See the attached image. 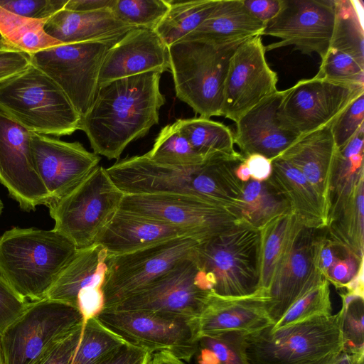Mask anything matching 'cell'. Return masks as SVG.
<instances>
[{"instance_id":"obj_7","label":"cell","mask_w":364,"mask_h":364,"mask_svg":"<svg viewBox=\"0 0 364 364\" xmlns=\"http://www.w3.org/2000/svg\"><path fill=\"white\" fill-rule=\"evenodd\" d=\"M341 311L273 329L247 333L245 352L248 364H310L343 350Z\"/></svg>"},{"instance_id":"obj_58","label":"cell","mask_w":364,"mask_h":364,"mask_svg":"<svg viewBox=\"0 0 364 364\" xmlns=\"http://www.w3.org/2000/svg\"><path fill=\"white\" fill-rule=\"evenodd\" d=\"M235 173L237 178L243 183L251 180L249 169L246 164L244 163V161L236 167Z\"/></svg>"},{"instance_id":"obj_2","label":"cell","mask_w":364,"mask_h":364,"mask_svg":"<svg viewBox=\"0 0 364 364\" xmlns=\"http://www.w3.org/2000/svg\"><path fill=\"white\" fill-rule=\"evenodd\" d=\"M161 75L149 72L99 85L80 127L95 154L118 159L130 142L158 124L166 102L159 88Z\"/></svg>"},{"instance_id":"obj_60","label":"cell","mask_w":364,"mask_h":364,"mask_svg":"<svg viewBox=\"0 0 364 364\" xmlns=\"http://www.w3.org/2000/svg\"><path fill=\"white\" fill-rule=\"evenodd\" d=\"M0 364H5L3 353H2V350H1V343H0Z\"/></svg>"},{"instance_id":"obj_46","label":"cell","mask_w":364,"mask_h":364,"mask_svg":"<svg viewBox=\"0 0 364 364\" xmlns=\"http://www.w3.org/2000/svg\"><path fill=\"white\" fill-rule=\"evenodd\" d=\"M363 257H360L347 246H343L335 257L323 277L336 288H344L357 274Z\"/></svg>"},{"instance_id":"obj_47","label":"cell","mask_w":364,"mask_h":364,"mask_svg":"<svg viewBox=\"0 0 364 364\" xmlns=\"http://www.w3.org/2000/svg\"><path fill=\"white\" fill-rule=\"evenodd\" d=\"M29 304L0 275V334L25 312Z\"/></svg>"},{"instance_id":"obj_19","label":"cell","mask_w":364,"mask_h":364,"mask_svg":"<svg viewBox=\"0 0 364 364\" xmlns=\"http://www.w3.org/2000/svg\"><path fill=\"white\" fill-rule=\"evenodd\" d=\"M318 230L299 222L295 227L267 289L268 313L274 324L297 299L323 278L315 262V241Z\"/></svg>"},{"instance_id":"obj_36","label":"cell","mask_w":364,"mask_h":364,"mask_svg":"<svg viewBox=\"0 0 364 364\" xmlns=\"http://www.w3.org/2000/svg\"><path fill=\"white\" fill-rule=\"evenodd\" d=\"M47 20L23 17L0 6L1 34L16 50L31 55L61 44L45 32Z\"/></svg>"},{"instance_id":"obj_38","label":"cell","mask_w":364,"mask_h":364,"mask_svg":"<svg viewBox=\"0 0 364 364\" xmlns=\"http://www.w3.org/2000/svg\"><path fill=\"white\" fill-rule=\"evenodd\" d=\"M127 343L97 316L93 317L84 322L72 364H99Z\"/></svg>"},{"instance_id":"obj_57","label":"cell","mask_w":364,"mask_h":364,"mask_svg":"<svg viewBox=\"0 0 364 364\" xmlns=\"http://www.w3.org/2000/svg\"><path fill=\"white\" fill-rule=\"evenodd\" d=\"M149 364H186L168 352H157L151 355Z\"/></svg>"},{"instance_id":"obj_35","label":"cell","mask_w":364,"mask_h":364,"mask_svg":"<svg viewBox=\"0 0 364 364\" xmlns=\"http://www.w3.org/2000/svg\"><path fill=\"white\" fill-rule=\"evenodd\" d=\"M219 0H168L170 8L155 28L168 46L196 29L215 8Z\"/></svg>"},{"instance_id":"obj_10","label":"cell","mask_w":364,"mask_h":364,"mask_svg":"<svg viewBox=\"0 0 364 364\" xmlns=\"http://www.w3.org/2000/svg\"><path fill=\"white\" fill-rule=\"evenodd\" d=\"M84 322L75 307L44 299L0 334L5 364H36L57 343Z\"/></svg>"},{"instance_id":"obj_32","label":"cell","mask_w":364,"mask_h":364,"mask_svg":"<svg viewBox=\"0 0 364 364\" xmlns=\"http://www.w3.org/2000/svg\"><path fill=\"white\" fill-rule=\"evenodd\" d=\"M363 2L335 0V23L328 50L364 63Z\"/></svg>"},{"instance_id":"obj_34","label":"cell","mask_w":364,"mask_h":364,"mask_svg":"<svg viewBox=\"0 0 364 364\" xmlns=\"http://www.w3.org/2000/svg\"><path fill=\"white\" fill-rule=\"evenodd\" d=\"M363 152L356 154L338 149L332 168L328 196V223L344 209L363 178Z\"/></svg>"},{"instance_id":"obj_41","label":"cell","mask_w":364,"mask_h":364,"mask_svg":"<svg viewBox=\"0 0 364 364\" xmlns=\"http://www.w3.org/2000/svg\"><path fill=\"white\" fill-rule=\"evenodd\" d=\"M331 312L329 283L323 277L297 299L272 328L277 329L313 318L328 316Z\"/></svg>"},{"instance_id":"obj_20","label":"cell","mask_w":364,"mask_h":364,"mask_svg":"<svg viewBox=\"0 0 364 364\" xmlns=\"http://www.w3.org/2000/svg\"><path fill=\"white\" fill-rule=\"evenodd\" d=\"M31 149L35 170L50 195V203L69 193L100 161L80 142L33 132Z\"/></svg>"},{"instance_id":"obj_61","label":"cell","mask_w":364,"mask_h":364,"mask_svg":"<svg viewBox=\"0 0 364 364\" xmlns=\"http://www.w3.org/2000/svg\"><path fill=\"white\" fill-rule=\"evenodd\" d=\"M2 208H3V205H2L1 200L0 199V215H1V213Z\"/></svg>"},{"instance_id":"obj_27","label":"cell","mask_w":364,"mask_h":364,"mask_svg":"<svg viewBox=\"0 0 364 364\" xmlns=\"http://www.w3.org/2000/svg\"><path fill=\"white\" fill-rule=\"evenodd\" d=\"M269 180L286 198L301 224L316 229L327 226L328 212L323 202L296 167L278 156L272 160Z\"/></svg>"},{"instance_id":"obj_40","label":"cell","mask_w":364,"mask_h":364,"mask_svg":"<svg viewBox=\"0 0 364 364\" xmlns=\"http://www.w3.org/2000/svg\"><path fill=\"white\" fill-rule=\"evenodd\" d=\"M144 154L158 164L172 166L196 164L205 160L195 151L176 122L161 129L152 149Z\"/></svg>"},{"instance_id":"obj_8","label":"cell","mask_w":364,"mask_h":364,"mask_svg":"<svg viewBox=\"0 0 364 364\" xmlns=\"http://www.w3.org/2000/svg\"><path fill=\"white\" fill-rule=\"evenodd\" d=\"M124 196L105 168L98 165L69 193L47 205L55 221L53 230L77 249L87 247L119 209Z\"/></svg>"},{"instance_id":"obj_25","label":"cell","mask_w":364,"mask_h":364,"mask_svg":"<svg viewBox=\"0 0 364 364\" xmlns=\"http://www.w3.org/2000/svg\"><path fill=\"white\" fill-rule=\"evenodd\" d=\"M331 124L301 136L279 156L304 175L323 202L328 213L331 172L338 150Z\"/></svg>"},{"instance_id":"obj_28","label":"cell","mask_w":364,"mask_h":364,"mask_svg":"<svg viewBox=\"0 0 364 364\" xmlns=\"http://www.w3.org/2000/svg\"><path fill=\"white\" fill-rule=\"evenodd\" d=\"M107 257L106 250L97 243L77 249L48 291L46 299L77 309L80 291L90 286L102 287L107 271Z\"/></svg>"},{"instance_id":"obj_5","label":"cell","mask_w":364,"mask_h":364,"mask_svg":"<svg viewBox=\"0 0 364 364\" xmlns=\"http://www.w3.org/2000/svg\"><path fill=\"white\" fill-rule=\"evenodd\" d=\"M0 110L38 134L70 135L80 127L81 117L63 90L32 63L0 83Z\"/></svg>"},{"instance_id":"obj_13","label":"cell","mask_w":364,"mask_h":364,"mask_svg":"<svg viewBox=\"0 0 364 364\" xmlns=\"http://www.w3.org/2000/svg\"><path fill=\"white\" fill-rule=\"evenodd\" d=\"M364 85L314 76L284 90L278 107L281 126L299 136L331 124L359 95Z\"/></svg>"},{"instance_id":"obj_49","label":"cell","mask_w":364,"mask_h":364,"mask_svg":"<svg viewBox=\"0 0 364 364\" xmlns=\"http://www.w3.org/2000/svg\"><path fill=\"white\" fill-rule=\"evenodd\" d=\"M102 286H90L80 291L77 299V309L84 322L97 316L105 308V298Z\"/></svg>"},{"instance_id":"obj_42","label":"cell","mask_w":364,"mask_h":364,"mask_svg":"<svg viewBox=\"0 0 364 364\" xmlns=\"http://www.w3.org/2000/svg\"><path fill=\"white\" fill-rule=\"evenodd\" d=\"M169 8L168 0H115L111 10L134 28L155 30Z\"/></svg>"},{"instance_id":"obj_24","label":"cell","mask_w":364,"mask_h":364,"mask_svg":"<svg viewBox=\"0 0 364 364\" xmlns=\"http://www.w3.org/2000/svg\"><path fill=\"white\" fill-rule=\"evenodd\" d=\"M184 236L208 239L193 230L119 209L95 243L107 255H117Z\"/></svg>"},{"instance_id":"obj_3","label":"cell","mask_w":364,"mask_h":364,"mask_svg":"<svg viewBox=\"0 0 364 364\" xmlns=\"http://www.w3.org/2000/svg\"><path fill=\"white\" fill-rule=\"evenodd\" d=\"M76 250L53 229L15 227L0 237V275L27 301H41Z\"/></svg>"},{"instance_id":"obj_43","label":"cell","mask_w":364,"mask_h":364,"mask_svg":"<svg viewBox=\"0 0 364 364\" xmlns=\"http://www.w3.org/2000/svg\"><path fill=\"white\" fill-rule=\"evenodd\" d=\"M341 296L343 350L364 353V297L350 292L342 294Z\"/></svg>"},{"instance_id":"obj_45","label":"cell","mask_w":364,"mask_h":364,"mask_svg":"<svg viewBox=\"0 0 364 364\" xmlns=\"http://www.w3.org/2000/svg\"><path fill=\"white\" fill-rule=\"evenodd\" d=\"M68 0H0V6L21 16L48 19L64 9Z\"/></svg>"},{"instance_id":"obj_1","label":"cell","mask_w":364,"mask_h":364,"mask_svg":"<svg viewBox=\"0 0 364 364\" xmlns=\"http://www.w3.org/2000/svg\"><path fill=\"white\" fill-rule=\"evenodd\" d=\"M242 162L215 155L199 164H158L145 154L126 158L105 171L125 195L175 193L200 198L223 207L240 218L244 183L235 173Z\"/></svg>"},{"instance_id":"obj_30","label":"cell","mask_w":364,"mask_h":364,"mask_svg":"<svg viewBox=\"0 0 364 364\" xmlns=\"http://www.w3.org/2000/svg\"><path fill=\"white\" fill-rule=\"evenodd\" d=\"M176 123L195 151L203 159L220 155L245 160L235 149L234 133L224 124L202 117L180 119Z\"/></svg>"},{"instance_id":"obj_22","label":"cell","mask_w":364,"mask_h":364,"mask_svg":"<svg viewBox=\"0 0 364 364\" xmlns=\"http://www.w3.org/2000/svg\"><path fill=\"white\" fill-rule=\"evenodd\" d=\"M283 93L278 90L265 98L236 122L235 144L244 159L259 154L273 160L300 137L280 124L277 111Z\"/></svg>"},{"instance_id":"obj_56","label":"cell","mask_w":364,"mask_h":364,"mask_svg":"<svg viewBox=\"0 0 364 364\" xmlns=\"http://www.w3.org/2000/svg\"><path fill=\"white\" fill-rule=\"evenodd\" d=\"M350 292L364 297L363 263L355 277L344 287Z\"/></svg>"},{"instance_id":"obj_33","label":"cell","mask_w":364,"mask_h":364,"mask_svg":"<svg viewBox=\"0 0 364 364\" xmlns=\"http://www.w3.org/2000/svg\"><path fill=\"white\" fill-rule=\"evenodd\" d=\"M289 213L279 215L259 228V287L268 289L298 223Z\"/></svg>"},{"instance_id":"obj_50","label":"cell","mask_w":364,"mask_h":364,"mask_svg":"<svg viewBox=\"0 0 364 364\" xmlns=\"http://www.w3.org/2000/svg\"><path fill=\"white\" fill-rule=\"evenodd\" d=\"M151 355L148 350L128 343L99 364H149Z\"/></svg>"},{"instance_id":"obj_59","label":"cell","mask_w":364,"mask_h":364,"mask_svg":"<svg viewBox=\"0 0 364 364\" xmlns=\"http://www.w3.org/2000/svg\"><path fill=\"white\" fill-rule=\"evenodd\" d=\"M4 51H18L9 43H8L0 33V52Z\"/></svg>"},{"instance_id":"obj_26","label":"cell","mask_w":364,"mask_h":364,"mask_svg":"<svg viewBox=\"0 0 364 364\" xmlns=\"http://www.w3.org/2000/svg\"><path fill=\"white\" fill-rule=\"evenodd\" d=\"M132 28L120 21L111 9L90 12L63 9L48 18L44 26L46 34L61 44L118 38Z\"/></svg>"},{"instance_id":"obj_54","label":"cell","mask_w":364,"mask_h":364,"mask_svg":"<svg viewBox=\"0 0 364 364\" xmlns=\"http://www.w3.org/2000/svg\"><path fill=\"white\" fill-rule=\"evenodd\" d=\"M115 0H68L64 9L73 11L90 12L112 9Z\"/></svg>"},{"instance_id":"obj_17","label":"cell","mask_w":364,"mask_h":364,"mask_svg":"<svg viewBox=\"0 0 364 364\" xmlns=\"http://www.w3.org/2000/svg\"><path fill=\"white\" fill-rule=\"evenodd\" d=\"M261 36L252 37L232 54L225 81L221 116L235 123L278 91L277 74L268 65Z\"/></svg>"},{"instance_id":"obj_18","label":"cell","mask_w":364,"mask_h":364,"mask_svg":"<svg viewBox=\"0 0 364 364\" xmlns=\"http://www.w3.org/2000/svg\"><path fill=\"white\" fill-rule=\"evenodd\" d=\"M32 132L0 110V183L21 209L48 205L50 197L33 165Z\"/></svg>"},{"instance_id":"obj_44","label":"cell","mask_w":364,"mask_h":364,"mask_svg":"<svg viewBox=\"0 0 364 364\" xmlns=\"http://www.w3.org/2000/svg\"><path fill=\"white\" fill-rule=\"evenodd\" d=\"M364 93L355 98L331 123V132L338 149L344 146L364 127Z\"/></svg>"},{"instance_id":"obj_15","label":"cell","mask_w":364,"mask_h":364,"mask_svg":"<svg viewBox=\"0 0 364 364\" xmlns=\"http://www.w3.org/2000/svg\"><path fill=\"white\" fill-rule=\"evenodd\" d=\"M335 23V0H282L274 18L264 25L262 36L280 41L265 46L269 51L291 46L302 54L326 55Z\"/></svg>"},{"instance_id":"obj_9","label":"cell","mask_w":364,"mask_h":364,"mask_svg":"<svg viewBox=\"0 0 364 364\" xmlns=\"http://www.w3.org/2000/svg\"><path fill=\"white\" fill-rule=\"evenodd\" d=\"M207 239L179 237L117 255H107L102 284L105 309L111 308L136 293L193 256Z\"/></svg>"},{"instance_id":"obj_39","label":"cell","mask_w":364,"mask_h":364,"mask_svg":"<svg viewBox=\"0 0 364 364\" xmlns=\"http://www.w3.org/2000/svg\"><path fill=\"white\" fill-rule=\"evenodd\" d=\"M363 181L338 217L326 228L330 234L360 257H363Z\"/></svg>"},{"instance_id":"obj_51","label":"cell","mask_w":364,"mask_h":364,"mask_svg":"<svg viewBox=\"0 0 364 364\" xmlns=\"http://www.w3.org/2000/svg\"><path fill=\"white\" fill-rule=\"evenodd\" d=\"M31 63V55L26 53L0 52V83L19 73Z\"/></svg>"},{"instance_id":"obj_48","label":"cell","mask_w":364,"mask_h":364,"mask_svg":"<svg viewBox=\"0 0 364 364\" xmlns=\"http://www.w3.org/2000/svg\"><path fill=\"white\" fill-rule=\"evenodd\" d=\"M84 322L57 343L36 364H72L80 343Z\"/></svg>"},{"instance_id":"obj_52","label":"cell","mask_w":364,"mask_h":364,"mask_svg":"<svg viewBox=\"0 0 364 364\" xmlns=\"http://www.w3.org/2000/svg\"><path fill=\"white\" fill-rule=\"evenodd\" d=\"M243 3L248 11L265 25L278 14L282 0H243Z\"/></svg>"},{"instance_id":"obj_21","label":"cell","mask_w":364,"mask_h":364,"mask_svg":"<svg viewBox=\"0 0 364 364\" xmlns=\"http://www.w3.org/2000/svg\"><path fill=\"white\" fill-rule=\"evenodd\" d=\"M170 70L168 46L153 29L134 28L108 51L102 62L99 85L149 72Z\"/></svg>"},{"instance_id":"obj_53","label":"cell","mask_w":364,"mask_h":364,"mask_svg":"<svg viewBox=\"0 0 364 364\" xmlns=\"http://www.w3.org/2000/svg\"><path fill=\"white\" fill-rule=\"evenodd\" d=\"M244 163L247 166L251 180L264 181L272 173V160L259 154H251L246 157Z\"/></svg>"},{"instance_id":"obj_4","label":"cell","mask_w":364,"mask_h":364,"mask_svg":"<svg viewBox=\"0 0 364 364\" xmlns=\"http://www.w3.org/2000/svg\"><path fill=\"white\" fill-rule=\"evenodd\" d=\"M242 42L184 38L168 46L176 96L200 117L221 116L230 60Z\"/></svg>"},{"instance_id":"obj_23","label":"cell","mask_w":364,"mask_h":364,"mask_svg":"<svg viewBox=\"0 0 364 364\" xmlns=\"http://www.w3.org/2000/svg\"><path fill=\"white\" fill-rule=\"evenodd\" d=\"M267 290L241 296H223L212 292L197 318L198 337L229 331L255 332L274 325L267 309Z\"/></svg>"},{"instance_id":"obj_16","label":"cell","mask_w":364,"mask_h":364,"mask_svg":"<svg viewBox=\"0 0 364 364\" xmlns=\"http://www.w3.org/2000/svg\"><path fill=\"white\" fill-rule=\"evenodd\" d=\"M119 209L193 230L208 239L240 220L223 207L175 193L124 194Z\"/></svg>"},{"instance_id":"obj_12","label":"cell","mask_w":364,"mask_h":364,"mask_svg":"<svg viewBox=\"0 0 364 364\" xmlns=\"http://www.w3.org/2000/svg\"><path fill=\"white\" fill-rule=\"evenodd\" d=\"M213 287L195 254L117 305L105 309L139 311L197 319Z\"/></svg>"},{"instance_id":"obj_6","label":"cell","mask_w":364,"mask_h":364,"mask_svg":"<svg viewBox=\"0 0 364 364\" xmlns=\"http://www.w3.org/2000/svg\"><path fill=\"white\" fill-rule=\"evenodd\" d=\"M259 240V230L240 220L198 245L196 259L213 292L241 296L260 288Z\"/></svg>"},{"instance_id":"obj_31","label":"cell","mask_w":364,"mask_h":364,"mask_svg":"<svg viewBox=\"0 0 364 364\" xmlns=\"http://www.w3.org/2000/svg\"><path fill=\"white\" fill-rule=\"evenodd\" d=\"M291 213L282 192L269 180L244 183L240 220L259 229L273 218Z\"/></svg>"},{"instance_id":"obj_14","label":"cell","mask_w":364,"mask_h":364,"mask_svg":"<svg viewBox=\"0 0 364 364\" xmlns=\"http://www.w3.org/2000/svg\"><path fill=\"white\" fill-rule=\"evenodd\" d=\"M97 317L127 343L151 354L168 352L188 363L196 352L197 319L113 309H103Z\"/></svg>"},{"instance_id":"obj_29","label":"cell","mask_w":364,"mask_h":364,"mask_svg":"<svg viewBox=\"0 0 364 364\" xmlns=\"http://www.w3.org/2000/svg\"><path fill=\"white\" fill-rule=\"evenodd\" d=\"M264 28V23L248 11L243 0H219L204 21L184 38L228 43L262 36Z\"/></svg>"},{"instance_id":"obj_11","label":"cell","mask_w":364,"mask_h":364,"mask_svg":"<svg viewBox=\"0 0 364 364\" xmlns=\"http://www.w3.org/2000/svg\"><path fill=\"white\" fill-rule=\"evenodd\" d=\"M121 38L54 46L31 55V61L59 85L82 118L94 101L104 58Z\"/></svg>"},{"instance_id":"obj_37","label":"cell","mask_w":364,"mask_h":364,"mask_svg":"<svg viewBox=\"0 0 364 364\" xmlns=\"http://www.w3.org/2000/svg\"><path fill=\"white\" fill-rule=\"evenodd\" d=\"M247 333L222 331L198 337L196 364H248L245 352Z\"/></svg>"},{"instance_id":"obj_55","label":"cell","mask_w":364,"mask_h":364,"mask_svg":"<svg viewBox=\"0 0 364 364\" xmlns=\"http://www.w3.org/2000/svg\"><path fill=\"white\" fill-rule=\"evenodd\" d=\"M364 353H346L343 350L333 353L323 364H364Z\"/></svg>"}]
</instances>
